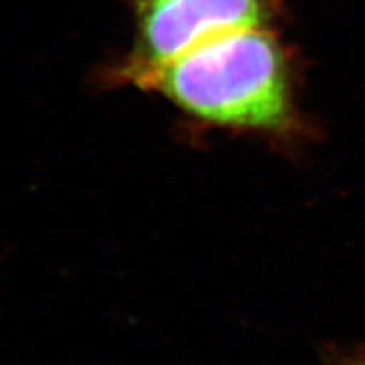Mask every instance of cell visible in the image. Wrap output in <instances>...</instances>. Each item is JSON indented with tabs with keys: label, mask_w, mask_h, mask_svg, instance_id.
Returning a JSON list of instances; mask_svg holds the SVG:
<instances>
[{
	"label": "cell",
	"mask_w": 365,
	"mask_h": 365,
	"mask_svg": "<svg viewBox=\"0 0 365 365\" xmlns=\"http://www.w3.org/2000/svg\"><path fill=\"white\" fill-rule=\"evenodd\" d=\"M129 85L220 129L282 130L293 115L289 61L272 26L215 36Z\"/></svg>",
	"instance_id": "cell-1"
},
{
	"label": "cell",
	"mask_w": 365,
	"mask_h": 365,
	"mask_svg": "<svg viewBox=\"0 0 365 365\" xmlns=\"http://www.w3.org/2000/svg\"><path fill=\"white\" fill-rule=\"evenodd\" d=\"M134 48L113 68V81L166 65L205 41L244 27L272 26L274 0H130Z\"/></svg>",
	"instance_id": "cell-2"
}]
</instances>
